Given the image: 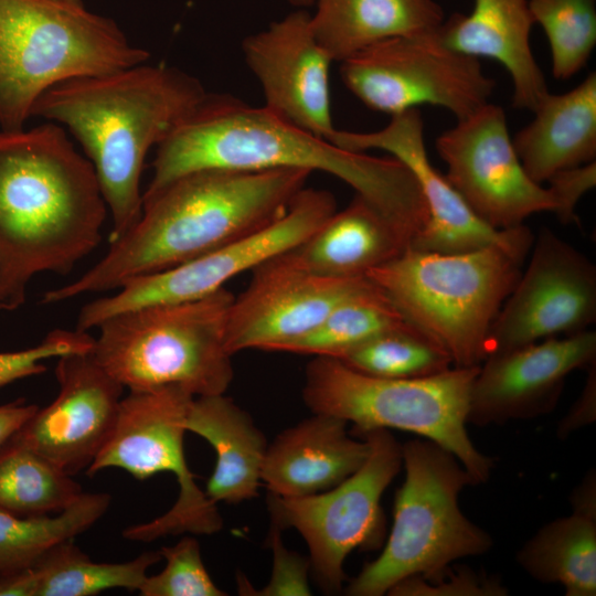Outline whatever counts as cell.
<instances>
[{
    "instance_id": "obj_6",
    "label": "cell",
    "mask_w": 596,
    "mask_h": 596,
    "mask_svg": "<svg viewBox=\"0 0 596 596\" xmlns=\"http://www.w3.org/2000/svg\"><path fill=\"white\" fill-rule=\"evenodd\" d=\"M110 18L55 0H0V128H24L32 108L62 82L149 60Z\"/></svg>"
},
{
    "instance_id": "obj_41",
    "label": "cell",
    "mask_w": 596,
    "mask_h": 596,
    "mask_svg": "<svg viewBox=\"0 0 596 596\" xmlns=\"http://www.w3.org/2000/svg\"><path fill=\"white\" fill-rule=\"evenodd\" d=\"M38 587L34 566L0 574V596H36Z\"/></svg>"
},
{
    "instance_id": "obj_23",
    "label": "cell",
    "mask_w": 596,
    "mask_h": 596,
    "mask_svg": "<svg viewBox=\"0 0 596 596\" xmlns=\"http://www.w3.org/2000/svg\"><path fill=\"white\" fill-rule=\"evenodd\" d=\"M533 24L528 0H475L469 14L454 13L438 34L456 52L500 63L511 78L512 106L532 113L549 93L531 49Z\"/></svg>"
},
{
    "instance_id": "obj_21",
    "label": "cell",
    "mask_w": 596,
    "mask_h": 596,
    "mask_svg": "<svg viewBox=\"0 0 596 596\" xmlns=\"http://www.w3.org/2000/svg\"><path fill=\"white\" fill-rule=\"evenodd\" d=\"M348 423L313 413L279 433L268 444L260 480L269 493L297 498L328 490L358 470L365 461L369 443L352 438Z\"/></svg>"
},
{
    "instance_id": "obj_34",
    "label": "cell",
    "mask_w": 596,
    "mask_h": 596,
    "mask_svg": "<svg viewBox=\"0 0 596 596\" xmlns=\"http://www.w3.org/2000/svg\"><path fill=\"white\" fill-rule=\"evenodd\" d=\"M166 560L164 568L147 575L138 592L141 596H225L207 573L199 542L184 536L174 545L159 551Z\"/></svg>"
},
{
    "instance_id": "obj_26",
    "label": "cell",
    "mask_w": 596,
    "mask_h": 596,
    "mask_svg": "<svg viewBox=\"0 0 596 596\" xmlns=\"http://www.w3.org/2000/svg\"><path fill=\"white\" fill-rule=\"evenodd\" d=\"M570 515L541 528L519 551L520 566L567 596L596 595V483L590 471L574 490Z\"/></svg>"
},
{
    "instance_id": "obj_9",
    "label": "cell",
    "mask_w": 596,
    "mask_h": 596,
    "mask_svg": "<svg viewBox=\"0 0 596 596\" xmlns=\"http://www.w3.org/2000/svg\"><path fill=\"white\" fill-rule=\"evenodd\" d=\"M402 457L405 480L396 491L390 535L381 554L347 585V595L382 596L406 578L433 576L492 545L459 509L460 491L476 483L451 453L415 439L402 445Z\"/></svg>"
},
{
    "instance_id": "obj_11",
    "label": "cell",
    "mask_w": 596,
    "mask_h": 596,
    "mask_svg": "<svg viewBox=\"0 0 596 596\" xmlns=\"http://www.w3.org/2000/svg\"><path fill=\"white\" fill-rule=\"evenodd\" d=\"M370 446L362 466L337 486L305 497L269 493L272 523L292 528L309 549V563L318 586L326 593L342 590L344 562L356 550H375L384 539L383 492L398 473L402 445L384 428L355 433Z\"/></svg>"
},
{
    "instance_id": "obj_35",
    "label": "cell",
    "mask_w": 596,
    "mask_h": 596,
    "mask_svg": "<svg viewBox=\"0 0 596 596\" xmlns=\"http://www.w3.org/2000/svg\"><path fill=\"white\" fill-rule=\"evenodd\" d=\"M95 338L84 331L55 329L36 345L15 352H0V387L45 372V360L75 352H89Z\"/></svg>"
},
{
    "instance_id": "obj_2",
    "label": "cell",
    "mask_w": 596,
    "mask_h": 596,
    "mask_svg": "<svg viewBox=\"0 0 596 596\" xmlns=\"http://www.w3.org/2000/svg\"><path fill=\"white\" fill-rule=\"evenodd\" d=\"M312 172L202 169L142 193L137 222L77 279L44 292L43 305L119 288L242 241L288 210Z\"/></svg>"
},
{
    "instance_id": "obj_16",
    "label": "cell",
    "mask_w": 596,
    "mask_h": 596,
    "mask_svg": "<svg viewBox=\"0 0 596 596\" xmlns=\"http://www.w3.org/2000/svg\"><path fill=\"white\" fill-rule=\"evenodd\" d=\"M329 141L354 152L386 151L412 171L429 214L427 225L412 243V248L455 254L496 245L522 257L529 253L533 235L526 226L493 228L432 164L425 145L424 120L417 108L391 116L390 123L376 131L336 129Z\"/></svg>"
},
{
    "instance_id": "obj_37",
    "label": "cell",
    "mask_w": 596,
    "mask_h": 596,
    "mask_svg": "<svg viewBox=\"0 0 596 596\" xmlns=\"http://www.w3.org/2000/svg\"><path fill=\"white\" fill-rule=\"evenodd\" d=\"M414 577L396 584L390 595H507V589L497 581L478 575L471 570H459V573L445 574V568L429 577H418L435 582L426 584Z\"/></svg>"
},
{
    "instance_id": "obj_17",
    "label": "cell",
    "mask_w": 596,
    "mask_h": 596,
    "mask_svg": "<svg viewBox=\"0 0 596 596\" xmlns=\"http://www.w3.org/2000/svg\"><path fill=\"white\" fill-rule=\"evenodd\" d=\"M56 359L55 400L39 407L10 439L74 476L91 466L109 439L124 386L96 362L92 351Z\"/></svg>"
},
{
    "instance_id": "obj_7",
    "label": "cell",
    "mask_w": 596,
    "mask_h": 596,
    "mask_svg": "<svg viewBox=\"0 0 596 596\" xmlns=\"http://www.w3.org/2000/svg\"><path fill=\"white\" fill-rule=\"evenodd\" d=\"M233 299L224 287L117 313L96 328L92 354L129 391L178 386L193 396L224 394L234 376L226 343Z\"/></svg>"
},
{
    "instance_id": "obj_15",
    "label": "cell",
    "mask_w": 596,
    "mask_h": 596,
    "mask_svg": "<svg viewBox=\"0 0 596 596\" xmlns=\"http://www.w3.org/2000/svg\"><path fill=\"white\" fill-rule=\"evenodd\" d=\"M530 263L489 333V354L588 330L596 320V266L543 228Z\"/></svg>"
},
{
    "instance_id": "obj_20",
    "label": "cell",
    "mask_w": 596,
    "mask_h": 596,
    "mask_svg": "<svg viewBox=\"0 0 596 596\" xmlns=\"http://www.w3.org/2000/svg\"><path fill=\"white\" fill-rule=\"evenodd\" d=\"M245 62L258 79L268 111L329 140L332 58L317 41L311 15L298 10L243 40Z\"/></svg>"
},
{
    "instance_id": "obj_36",
    "label": "cell",
    "mask_w": 596,
    "mask_h": 596,
    "mask_svg": "<svg viewBox=\"0 0 596 596\" xmlns=\"http://www.w3.org/2000/svg\"><path fill=\"white\" fill-rule=\"evenodd\" d=\"M281 529L272 523L268 543L273 551V570L268 584L260 589L254 588L245 575H237L238 594L245 596H309V560L288 550L281 540Z\"/></svg>"
},
{
    "instance_id": "obj_25",
    "label": "cell",
    "mask_w": 596,
    "mask_h": 596,
    "mask_svg": "<svg viewBox=\"0 0 596 596\" xmlns=\"http://www.w3.org/2000/svg\"><path fill=\"white\" fill-rule=\"evenodd\" d=\"M184 425L215 451L205 487L213 503L235 504L257 496L268 443L247 412L224 394L194 396Z\"/></svg>"
},
{
    "instance_id": "obj_32",
    "label": "cell",
    "mask_w": 596,
    "mask_h": 596,
    "mask_svg": "<svg viewBox=\"0 0 596 596\" xmlns=\"http://www.w3.org/2000/svg\"><path fill=\"white\" fill-rule=\"evenodd\" d=\"M347 366L377 377H425L450 369L448 352L407 323L379 334L336 358Z\"/></svg>"
},
{
    "instance_id": "obj_24",
    "label": "cell",
    "mask_w": 596,
    "mask_h": 596,
    "mask_svg": "<svg viewBox=\"0 0 596 596\" xmlns=\"http://www.w3.org/2000/svg\"><path fill=\"white\" fill-rule=\"evenodd\" d=\"M532 113L533 119L512 142L534 182L542 184L558 171L595 161V72L567 92H549Z\"/></svg>"
},
{
    "instance_id": "obj_43",
    "label": "cell",
    "mask_w": 596,
    "mask_h": 596,
    "mask_svg": "<svg viewBox=\"0 0 596 596\" xmlns=\"http://www.w3.org/2000/svg\"><path fill=\"white\" fill-rule=\"evenodd\" d=\"M55 1H61L65 3L77 4V6L84 4L83 0H55Z\"/></svg>"
},
{
    "instance_id": "obj_3",
    "label": "cell",
    "mask_w": 596,
    "mask_h": 596,
    "mask_svg": "<svg viewBox=\"0 0 596 596\" xmlns=\"http://www.w3.org/2000/svg\"><path fill=\"white\" fill-rule=\"evenodd\" d=\"M107 213L64 127L0 129V310L21 307L35 275L68 274L99 244Z\"/></svg>"
},
{
    "instance_id": "obj_42",
    "label": "cell",
    "mask_w": 596,
    "mask_h": 596,
    "mask_svg": "<svg viewBox=\"0 0 596 596\" xmlns=\"http://www.w3.org/2000/svg\"><path fill=\"white\" fill-rule=\"evenodd\" d=\"M291 4L297 7H310L316 3L317 0H289Z\"/></svg>"
},
{
    "instance_id": "obj_33",
    "label": "cell",
    "mask_w": 596,
    "mask_h": 596,
    "mask_svg": "<svg viewBox=\"0 0 596 596\" xmlns=\"http://www.w3.org/2000/svg\"><path fill=\"white\" fill-rule=\"evenodd\" d=\"M596 0H528L549 42L552 74L568 79L585 67L596 45Z\"/></svg>"
},
{
    "instance_id": "obj_28",
    "label": "cell",
    "mask_w": 596,
    "mask_h": 596,
    "mask_svg": "<svg viewBox=\"0 0 596 596\" xmlns=\"http://www.w3.org/2000/svg\"><path fill=\"white\" fill-rule=\"evenodd\" d=\"M110 501L109 493L83 492L54 515L20 517L0 509V574L34 566L51 547L95 524Z\"/></svg>"
},
{
    "instance_id": "obj_29",
    "label": "cell",
    "mask_w": 596,
    "mask_h": 596,
    "mask_svg": "<svg viewBox=\"0 0 596 596\" xmlns=\"http://www.w3.org/2000/svg\"><path fill=\"white\" fill-rule=\"evenodd\" d=\"M83 493L55 464L9 439L0 447V509L20 517L58 513Z\"/></svg>"
},
{
    "instance_id": "obj_13",
    "label": "cell",
    "mask_w": 596,
    "mask_h": 596,
    "mask_svg": "<svg viewBox=\"0 0 596 596\" xmlns=\"http://www.w3.org/2000/svg\"><path fill=\"white\" fill-rule=\"evenodd\" d=\"M336 211L331 192L304 188L286 213L259 232L171 268L132 278L117 294L87 302L78 313L76 329L87 332L124 311L207 296L233 277L294 247Z\"/></svg>"
},
{
    "instance_id": "obj_12",
    "label": "cell",
    "mask_w": 596,
    "mask_h": 596,
    "mask_svg": "<svg viewBox=\"0 0 596 596\" xmlns=\"http://www.w3.org/2000/svg\"><path fill=\"white\" fill-rule=\"evenodd\" d=\"M438 30L385 39L356 52L341 61V79L375 111L394 116L432 105L457 120L467 117L489 103L496 82L478 58L448 47Z\"/></svg>"
},
{
    "instance_id": "obj_10",
    "label": "cell",
    "mask_w": 596,
    "mask_h": 596,
    "mask_svg": "<svg viewBox=\"0 0 596 596\" xmlns=\"http://www.w3.org/2000/svg\"><path fill=\"white\" fill-rule=\"evenodd\" d=\"M193 397L178 386L129 391L121 398L109 439L86 469L94 476L119 468L138 480L164 471L175 475L179 496L174 504L152 521L125 529L127 540L150 542L185 532L212 534L222 528L216 504L196 485L184 455V423Z\"/></svg>"
},
{
    "instance_id": "obj_1",
    "label": "cell",
    "mask_w": 596,
    "mask_h": 596,
    "mask_svg": "<svg viewBox=\"0 0 596 596\" xmlns=\"http://www.w3.org/2000/svg\"><path fill=\"white\" fill-rule=\"evenodd\" d=\"M152 177L143 193L195 170L321 171L349 184L412 242L429 214L412 171L394 157L381 158L342 149L268 111L230 95L204 100L156 147Z\"/></svg>"
},
{
    "instance_id": "obj_30",
    "label": "cell",
    "mask_w": 596,
    "mask_h": 596,
    "mask_svg": "<svg viewBox=\"0 0 596 596\" xmlns=\"http://www.w3.org/2000/svg\"><path fill=\"white\" fill-rule=\"evenodd\" d=\"M407 323L390 298L370 280L363 289L333 308L315 329L285 344L278 352L339 358L365 341Z\"/></svg>"
},
{
    "instance_id": "obj_4",
    "label": "cell",
    "mask_w": 596,
    "mask_h": 596,
    "mask_svg": "<svg viewBox=\"0 0 596 596\" xmlns=\"http://www.w3.org/2000/svg\"><path fill=\"white\" fill-rule=\"evenodd\" d=\"M206 95L194 76L145 62L62 82L35 102L32 117L67 129L92 162L113 222L109 244L140 216V179L149 150Z\"/></svg>"
},
{
    "instance_id": "obj_31",
    "label": "cell",
    "mask_w": 596,
    "mask_h": 596,
    "mask_svg": "<svg viewBox=\"0 0 596 596\" xmlns=\"http://www.w3.org/2000/svg\"><path fill=\"white\" fill-rule=\"evenodd\" d=\"M145 552L123 563L92 561L72 540L51 547L34 565L39 578L36 596H92L110 588L138 590L148 570L161 560Z\"/></svg>"
},
{
    "instance_id": "obj_19",
    "label": "cell",
    "mask_w": 596,
    "mask_h": 596,
    "mask_svg": "<svg viewBox=\"0 0 596 596\" xmlns=\"http://www.w3.org/2000/svg\"><path fill=\"white\" fill-rule=\"evenodd\" d=\"M596 362V333L549 338L489 354L475 376L468 423L504 424L551 412L565 380Z\"/></svg>"
},
{
    "instance_id": "obj_18",
    "label": "cell",
    "mask_w": 596,
    "mask_h": 596,
    "mask_svg": "<svg viewBox=\"0 0 596 596\" xmlns=\"http://www.w3.org/2000/svg\"><path fill=\"white\" fill-rule=\"evenodd\" d=\"M253 272L247 288L230 306L226 343L232 355L247 349L278 352L370 283L369 278L313 275L289 265L279 254Z\"/></svg>"
},
{
    "instance_id": "obj_38",
    "label": "cell",
    "mask_w": 596,
    "mask_h": 596,
    "mask_svg": "<svg viewBox=\"0 0 596 596\" xmlns=\"http://www.w3.org/2000/svg\"><path fill=\"white\" fill-rule=\"evenodd\" d=\"M546 182L556 203L553 213L557 220L562 224H578L576 206L581 198L596 185V162L558 171Z\"/></svg>"
},
{
    "instance_id": "obj_39",
    "label": "cell",
    "mask_w": 596,
    "mask_h": 596,
    "mask_svg": "<svg viewBox=\"0 0 596 596\" xmlns=\"http://www.w3.org/2000/svg\"><path fill=\"white\" fill-rule=\"evenodd\" d=\"M587 379L581 396L561 421L557 434L566 437L573 430L594 422L596 408V362L587 368Z\"/></svg>"
},
{
    "instance_id": "obj_5",
    "label": "cell",
    "mask_w": 596,
    "mask_h": 596,
    "mask_svg": "<svg viewBox=\"0 0 596 596\" xmlns=\"http://www.w3.org/2000/svg\"><path fill=\"white\" fill-rule=\"evenodd\" d=\"M524 258L496 245L455 254L409 247L366 278L448 352L454 366L471 368L489 355L491 326Z\"/></svg>"
},
{
    "instance_id": "obj_22",
    "label": "cell",
    "mask_w": 596,
    "mask_h": 596,
    "mask_svg": "<svg viewBox=\"0 0 596 596\" xmlns=\"http://www.w3.org/2000/svg\"><path fill=\"white\" fill-rule=\"evenodd\" d=\"M411 236L372 204L355 194L347 207L336 211L294 247L280 253L289 265L336 279L366 275L402 255Z\"/></svg>"
},
{
    "instance_id": "obj_27",
    "label": "cell",
    "mask_w": 596,
    "mask_h": 596,
    "mask_svg": "<svg viewBox=\"0 0 596 596\" xmlns=\"http://www.w3.org/2000/svg\"><path fill=\"white\" fill-rule=\"evenodd\" d=\"M311 26L332 61H343L385 39L437 31L444 19L435 0H317Z\"/></svg>"
},
{
    "instance_id": "obj_40",
    "label": "cell",
    "mask_w": 596,
    "mask_h": 596,
    "mask_svg": "<svg viewBox=\"0 0 596 596\" xmlns=\"http://www.w3.org/2000/svg\"><path fill=\"white\" fill-rule=\"evenodd\" d=\"M35 404L18 400L0 405V447L36 412Z\"/></svg>"
},
{
    "instance_id": "obj_14",
    "label": "cell",
    "mask_w": 596,
    "mask_h": 596,
    "mask_svg": "<svg viewBox=\"0 0 596 596\" xmlns=\"http://www.w3.org/2000/svg\"><path fill=\"white\" fill-rule=\"evenodd\" d=\"M436 150L446 164V179L493 228H515L534 213L554 212L549 189L525 172L501 106L489 102L458 119L438 136Z\"/></svg>"
},
{
    "instance_id": "obj_8",
    "label": "cell",
    "mask_w": 596,
    "mask_h": 596,
    "mask_svg": "<svg viewBox=\"0 0 596 596\" xmlns=\"http://www.w3.org/2000/svg\"><path fill=\"white\" fill-rule=\"evenodd\" d=\"M478 370L454 366L425 377L386 379L358 372L336 358L315 356L306 368L302 398L312 413L353 424L354 434L394 428L423 436L451 453L478 485L493 467L466 429Z\"/></svg>"
}]
</instances>
